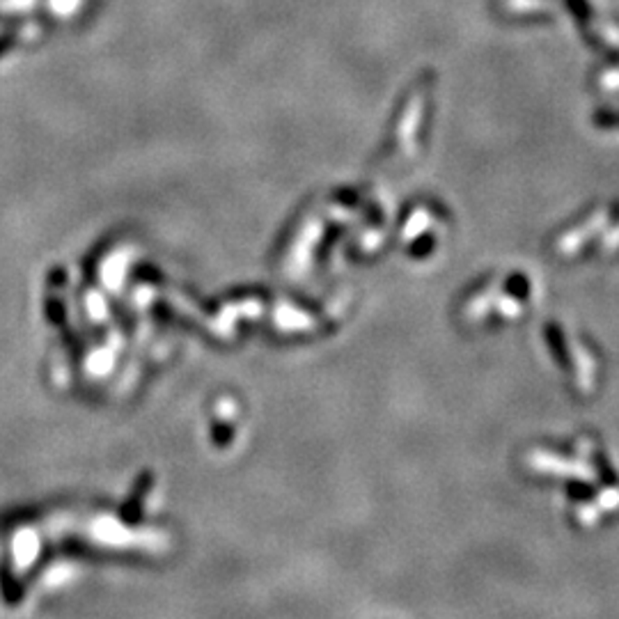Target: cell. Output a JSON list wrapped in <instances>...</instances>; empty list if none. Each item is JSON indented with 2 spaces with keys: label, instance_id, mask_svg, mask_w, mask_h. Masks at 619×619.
<instances>
[]
</instances>
